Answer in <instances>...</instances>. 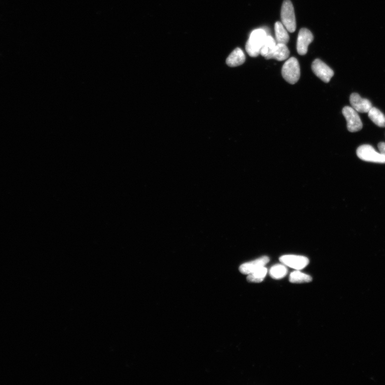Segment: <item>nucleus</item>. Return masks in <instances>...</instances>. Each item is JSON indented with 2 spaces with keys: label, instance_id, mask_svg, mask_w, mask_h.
<instances>
[{
  "label": "nucleus",
  "instance_id": "obj_10",
  "mask_svg": "<svg viewBox=\"0 0 385 385\" xmlns=\"http://www.w3.org/2000/svg\"><path fill=\"white\" fill-rule=\"evenodd\" d=\"M269 261L270 259L268 256H263L254 261L242 264L239 268V270L242 274L248 275L265 267Z\"/></svg>",
  "mask_w": 385,
  "mask_h": 385
},
{
  "label": "nucleus",
  "instance_id": "obj_12",
  "mask_svg": "<svg viewBox=\"0 0 385 385\" xmlns=\"http://www.w3.org/2000/svg\"><path fill=\"white\" fill-rule=\"evenodd\" d=\"M246 57L239 48H237L230 54L227 59V64L230 67L240 66L244 64Z\"/></svg>",
  "mask_w": 385,
  "mask_h": 385
},
{
  "label": "nucleus",
  "instance_id": "obj_9",
  "mask_svg": "<svg viewBox=\"0 0 385 385\" xmlns=\"http://www.w3.org/2000/svg\"><path fill=\"white\" fill-rule=\"evenodd\" d=\"M350 103L352 107L358 113H367L373 108L372 104L367 99H363L358 94L354 93L350 96Z\"/></svg>",
  "mask_w": 385,
  "mask_h": 385
},
{
  "label": "nucleus",
  "instance_id": "obj_15",
  "mask_svg": "<svg viewBox=\"0 0 385 385\" xmlns=\"http://www.w3.org/2000/svg\"><path fill=\"white\" fill-rule=\"evenodd\" d=\"M312 281V277L299 270L291 273L290 276V282L295 284L309 283Z\"/></svg>",
  "mask_w": 385,
  "mask_h": 385
},
{
  "label": "nucleus",
  "instance_id": "obj_7",
  "mask_svg": "<svg viewBox=\"0 0 385 385\" xmlns=\"http://www.w3.org/2000/svg\"><path fill=\"white\" fill-rule=\"evenodd\" d=\"M280 261L284 265L297 270L304 269L309 264V259L303 256L286 255L280 257Z\"/></svg>",
  "mask_w": 385,
  "mask_h": 385
},
{
  "label": "nucleus",
  "instance_id": "obj_19",
  "mask_svg": "<svg viewBox=\"0 0 385 385\" xmlns=\"http://www.w3.org/2000/svg\"><path fill=\"white\" fill-rule=\"evenodd\" d=\"M378 148H379L380 153L385 157V143H380L378 145Z\"/></svg>",
  "mask_w": 385,
  "mask_h": 385
},
{
  "label": "nucleus",
  "instance_id": "obj_2",
  "mask_svg": "<svg viewBox=\"0 0 385 385\" xmlns=\"http://www.w3.org/2000/svg\"><path fill=\"white\" fill-rule=\"evenodd\" d=\"M282 24L287 30L291 33L297 29L295 9L290 0H284L281 10Z\"/></svg>",
  "mask_w": 385,
  "mask_h": 385
},
{
  "label": "nucleus",
  "instance_id": "obj_3",
  "mask_svg": "<svg viewBox=\"0 0 385 385\" xmlns=\"http://www.w3.org/2000/svg\"><path fill=\"white\" fill-rule=\"evenodd\" d=\"M284 79L291 84H295L300 78V67L298 60L291 58L285 63L282 70Z\"/></svg>",
  "mask_w": 385,
  "mask_h": 385
},
{
  "label": "nucleus",
  "instance_id": "obj_6",
  "mask_svg": "<svg viewBox=\"0 0 385 385\" xmlns=\"http://www.w3.org/2000/svg\"><path fill=\"white\" fill-rule=\"evenodd\" d=\"M311 68L313 73L325 83L330 82L334 74L332 70L319 59L313 62Z\"/></svg>",
  "mask_w": 385,
  "mask_h": 385
},
{
  "label": "nucleus",
  "instance_id": "obj_18",
  "mask_svg": "<svg viewBox=\"0 0 385 385\" xmlns=\"http://www.w3.org/2000/svg\"><path fill=\"white\" fill-rule=\"evenodd\" d=\"M288 269L285 265L278 264L274 266L270 270V275L273 279H280L285 277L288 274Z\"/></svg>",
  "mask_w": 385,
  "mask_h": 385
},
{
  "label": "nucleus",
  "instance_id": "obj_11",
  "mask_svg": "<svg viewBox=\"0 0 385 385\" xmlns=\"http://www.w3.org/2000/svg\"><path fill=\"white\" fill-rule=\"evenodd\" d=\"M290 54V51L286 45L278 43L274 50L265 58L267 60L274 59L278 61H283L289 58Z\"/></svg>",
  "mask_w": 385,
  "mask_h": 385
},
{
  "label": "nucleus",
  "instance_id": "obj_1",
  "mask_svg": "<svg viewBox=\"0 0 385 385\" xmlns=\"http://www.w3.org/2000/svg\"><path fill=\"white\" fill-rule=\"evenodd\" d=\"M267 36V32L262 29L255 30L251 33L246 45V52L250 57L256 58L260 55L262 47Z\"/></svg>",
  "mask_w": 385,
  "mask_h": 385
},
{
  "label": "nucleus",
  "instance_id": "obj_8",
  "mask_svg": "<svg viewBox=\"0 0 385 385\" xmlns=\"http://www.w3.org/2000/svg\"><path fill=\"white\" fill-rule=\"evenodd\" d=\"M313 40L312 33L306 28L300 30L299 33L297 48L299 55H305L307 53L308 46Z\"/></svg>",
  "mask_w": 385,
  "mask_h": 385
},
{
  "label": "nucleus",
  "instance_id": "obj_13",
  "mask_svg": "<svg viewBox=\"0 0 385 385\" xmlns=\"http://www.w3.org/2000/svg\"><path fill=\"white\" fill-rule=\"evenodd\" d=\"M276 38L278 44L286 45L290 40L289 35L284 25L280 22H277L275 25Z\"/></svg>",
  "mask_w": 385,
  "mask_h": 385
},
{
  "label": "nucleus",
  "instance_id": "obj_16",
  "mask_svg": "<svg viewBox=\"0 0 385 385\" xmlns=\"http://www.w3.org/2000/svg\"><path fill=\"white\" fill-rule=\"evenodd\" d=\"M267 268L264 267L248 275L247 281L250 283H261L267 275Z\"/></svg>",
  "mask_w": 385,
  "mask_h": 385
},
{
  "label": "nucleus",
  "instance_id": "obj_4",
  "mask_svg": "<svg viewBox=\"0 0 385 385\" xmlns=\"http://www.w3.org/2000/svg\"><path fill=\"white\" fill-rule=\"evenodd\" d=\"M358 157L367 162L377 163H385V157L382 153H378L373 147L369 145H363L356 151Z\"/></svg>",
  "mask_w": 385,
  "mask_h": 385
},
{
  "label": "nucleus",
  "instance_id": "obj_14",
  "mask_svg": "<svg viewBox=\"0 0 385 385\" xmlns=\"http://www.w3.org/2000/svg\"><path fill=\"white\" fill-rule=\"evenodd\" d=\"M368 116L379 127H385V116L379 109L373 107L368 112Z\"/></svg>",
  "mask_w": 385,
  "mask_h": 385
},
{
  "label": "nucleus",
  "instance_id": "obj_5",
  "mask_svg": "<svg viewBox=\"0 0 385 385\" xmlns=\"http://www.w3.org/2000/svg\"><path fill=\"white\" fill-rule=\"evenodd\" d=\"M344 115L347 122V129L349 132H356L362 130L363 124L360 116L354 108L346 106L342 109Z\"/></svg>",
  "mask_w": 385,
  "mask_h": 385
},
{
  "label": "nucleus",
  "instance_id": "obj_17",
  "mask_svg": "<svg viewBox=\"0 0 385 385\" xmlns=\"http://www.w3.org/2000/svg\"><path fill=\"white\" fill-rule=\"evenodd\" d=\"M276 45L274 38L271 36H267L262 47L260 55L264 58L267 57L274 50Z\"/></svg>",
  "mask_w": 385,
  "mask_h": 385
}]
</instances>
